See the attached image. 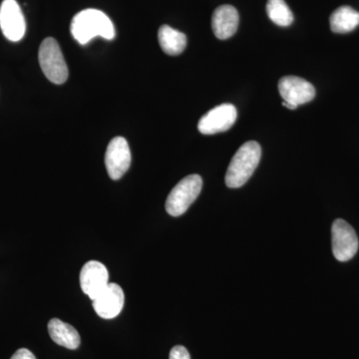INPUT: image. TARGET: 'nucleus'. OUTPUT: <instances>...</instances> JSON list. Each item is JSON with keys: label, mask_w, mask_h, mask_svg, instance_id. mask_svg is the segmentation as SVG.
<instances>
[{"label": "nucleus", "mask_w": 359, "mask_h": 359, "mask_svg": "<svg viewBox=\"0 0 359 359\" xmlns=\"http://www.w3.org/2000/svg\"><path fill=\"white\" fill-rule=\"evenodd\" d=\"M71 33L80 44H87L94 37L114 39L115 28L112 21L102 11L85 9L74 16L71 22Z\"/></svg>", "instance_id": "obj_1"}, {"label": "nucleus", "mask_w": 359, "mask_h": 359, "mask_svg": "<svg viewBox=\"0 0 359 359\" xmlns=\"http://www.w3.org/2000/svg\"><path fill=\"white\" fill-rule=\"evenodd\" d=\"M262 157V148L256 141L245 142L229 165L226 171V185L237 189L244 186L259 166Z\"/></svg>", "instance_id": "obj_2"}, {"label": "nucleus", "mask_w": 359, "mask_h": 359, "mask_svg": "<svg viewBox=\"0 0 359 359\" xmlns=\"http://www.w3.org/2000/svg\"><path fill=\"white\" fill-rule=\"evenodd\" d=\"M202 188L203 179L199 175H189L181 180L168 196L165 205L168 214L172 217H180L185 214L199 197Z\"/></svg>", "instance_id": "obj_3"}, {"label": "nucleus", "mask_w": 359, "mask_h": 359, "mask_svg": "<svg viewBox=\"0 0 359 359\" xmlns=\"http://www.w3.org/2000/svg\"><path fill=\"white\" fill-rule=\"evenodd\" d=\"M39 59L40 67L49 81L58 85L65 83L69 72L62 51L55 39L48 37L42 41Z\"/></svg>", "instance_id": "obj_4"}, {"label": "nucleus", "mask_w": 359, "mask_h": 359, "mask_svg": "<svg viewBox=\"0 0 359 359\" xmlns=\"http://www.w3.org/2000/svg\"><path fill=\"white\" fill-rule=\"evenodd\" d=\"M332 252L337 261L347 262L358 250V238L353 226L342 219H335L332 226Z\"/></svg>", "instance_id": "obj_5"}, {"label": "nucleus", "mask_w": 359, "mask_h": 359, "mask_svg": "<svg viewBox=\"0 0 359 359\" xmlns=\"http://www.w3.org/2000/svg\"><path fill=\"white\" fill-rule=\"evenodd\" d=\"M238 111L231 104H222L210 110L201 118L198 129L204 135H212L228 131L235 124Z\"/></svg>", "instance_id": "obj_6"}, {"label": "nucleus", "mask_w": 359, "mask_h": 359, "mask_svg": "<svg viewBox=\"0 0 359 359\" xmlns=\"http://www.w3.org/2000/svg\"><path fill=\"white\" fill-rule=\"evenodd\" d=\"M105 165L112 180L121 179L131 165V152L128 142L123 137H116L110 141L106 150Z\"/></svg>", "instance_id": "obj_7"}, {"label": "nucleus", "mask_w": 359, "mask_h": 359, "mask_svg": "<svg viewBox=\"0 0 359 359\" xmlns=\"http://www.w3.org/2000/svg\"><path fill=\"white\" fill-rule=\"evenodd\" d=\"M0 27L4 36L11 41H20L25 36V16L15 0H4L2 2L0 7Z\"/></svg>", "instance_id": "obj_8"}, {"label": "nucleus", "mask_w": 359, "mask_h": 359, "mask_svg": "<svg viewBox=\"0 0 359 359\" xmlns=\"http://www.w3.org/2000/svg\"><path fill=\"white\" fill-rule=\"evenodd\" d=\"M278 91L283 101L295 108L302 104L311 102L316 97L313 85L297 76H285L280 79Z\"/></svg>", "instance_id": "obj_9"}, {"label": "nucleus", "mask_w": 359, "mask_h": 359, "mask_svg": "<svg viewBox=\"0 0 359 359\" xmlns=\"http://www.w3.org/2000/svg\"><path fill=\"white\" fill-rule=\"evenodd\" d=\"M109 283L108 269L100 262L90 261L80 271V285L82 292L94 301Z\"/></svg>", "instance_id": "obj_10"}, {"label": "nucleus", "mask_w": 359, "mask_h": 359, "mask_svg": "<svg viewBox=\"0 0 359 359\" xmlns=\"http://www.w3.org/2000/svg\"><path fill=\"white\" fill-rule=\"evenodd\" d=\"M125 295L117 283H109L93 301V309L104 320H112L121 313Z\"/></svg>", "instance_id": "obj_11"}, {"label": "nucleus", "mask_w": 359, "mask_h": 359, "mask_svg": "<svg viewBox=\"0 0 359 359\" xmlns=\"http://www.w3.org/2000/svg\"><path fill=\"white\" fill-rule=\"evenodd\" d=\"M240 16L235 7L224 4L219 6L212 13V28L217 39H230L237 32Z\"/></svg>", "instance_id": "obj_12"}, {"label": "nucleus", "mask_w": 359, "mask_h": 359, "mask_svg": "<svg viewBox=\"0 0 359 359\" xmlns=\"http://www.w3.org/2000/svg\"><path fill=\"white\" fill-rule=\"evenodd\" d=\"M48 332L55 344L68 349H77L81 342L77 330L58 318H52L49 321Z\"/></svg>", "instance_id": "obj_13"}, {"label": "nucleus", "mask_w": 359, "mask_h": 359, "mask_svg": "<svg viewBox=\"0 0 359 359\" xmlns=\"http://www.w3.org/2000/svg\"><path fill=\"white\" fill-rule=\"evenodd\" d=\"M158 40L162 50L168 55L176 56L185 50L187 36L171 26L162 25L158 32Z\"/></svg>", "instance_id": "obj_14"}, {"label": "nucleus", "mask_w": 359, "mask_h": 359, "mask_svg": "<svg viewBox=\"0 0 359 359\" xmlns=\"http://www.w3.org/2000/svg\"><path fill=\"white\" fill-rule=\"evenodd\" d=\"M330 28L334 33H348L359 25V13L351 6H340L330 16Z\"/></svg>", "instance_id": "obj_15"}, {"label": "nucleus", "mask_w": 359, "mask_h": 359, "mask_svg": "<svg viewBox=\"0 0 359 359\" xmlns=\"http://www.w3.org/2000/svg\"><path fill=\"white\" fill-rule=\"evenodd\" d=\"M266 13L269 20L276 25L287 27L294 22V14L285 0H269L266 4Z\"/></svg>", "instance_id": "obj_16"}, {"label": "nucleus", "mask_w": 359, "mask_h": 359, "mask_svg": "<svg viewBox=\"0 0 359 359\" xmlns=\"http://www.w3.org/2000/svg\"><path fill=\"white\" fill-rule=\"evenodd\" d=\"M11 359H36L32 351L26 348H20L13 354Z\"/></svg>", "instance_id": "obj_17"}]
</instances>
